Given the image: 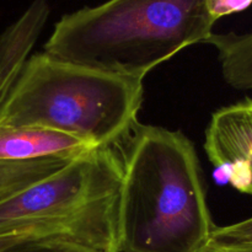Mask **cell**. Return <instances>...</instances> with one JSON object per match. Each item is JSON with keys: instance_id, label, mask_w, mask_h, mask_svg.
I'll use <instances>...</instances> for the list:
<instances>
[{"instance_id": "obj_1", "label": "cell", "mask_w": 252, "mask_h": 252, "mask_svg": "<svg viewBox=\"0 0 252 252\" xmlns=\"http://www.w3.org/2000/svg\"><path fill=\"white\" fill-rule=\"evenodd\" d=\"M120 252H197L214 229L198 158L179 130L139 122L123 139Z\"/></svg>"}, {"instance_id": "obj_11", "label": "cell", "mask_w": 252, "mask_h": 252, "mask_svg": "<svg viewBox=\"0 0 252 252\" xmlns=\"http://www.w3.org/2000/svg\"><path fill=\"white\" fill-rule=\"evenodd\" d=\"M6 252H91L76 246L59 243H27Z\"/></svg>"}, {"instance_id": "obj_12", "label": "cell", "mask_w": 252, "mask_h": 252, "mask_svg": "<svg viewBox=\"0 0 252 252\" xmlns=\"http://www.w3.org/2000/svg\"><path fill=\"white\" fill-rule=\"evenodd\" d=\"M27 243H46V241H42L31 231L16 230L11 233L0 234V252H6Z\"/></svg>"}, {"instance_id": "obj_9", "label": "cell", "mask_w": 252, "mask_h": 252, "mask_svg": "<svg viewBox=\"0 0 252 252\" xmlns=\"http://www.w3.org/2000/svg\"><path fill=\"white\" fill-rule=\"evenodd\" d=\"M211 240L223 244H252V218L231 225L217 226Z\"/></svg>"}, {"instance_id": "obj_2", "label": "cell", "mask_w": 252, "mask_h": 252, "mask_svg": "<svg viewBox=\"0 0 252 252\" xmlns=\"http://www.w3.org/2000/svg\"><path fill=\"white\" fill-rule=\"evenodd\" d=\"M216 22L207 0H107L62 16L43 52L76 65L144 80L182 49L206 43Z\"/></svg>"}, {"instance_id": "obj_8", "label": "cell", "mask_w": 252, "mask_h": 252, "mask_svg": "<svg viewBox=\"0 0 252 252\" xmlns=\"http://www.w3.org/2000/svg\"><path fill=\"white\" fill-rule=\"evenodd\" d=\"M75 158L78 157L46 158L21 162H0V203L59 171Z\"/></svg>"}, {"instance_id": "obj_6", "label": "cell", "mask_w": 252, "mask_h": 252, "mask_svg": "<svg viewBox=\"0 0 252 252\" xmlns=\"http://www.w3.org/2000/svg\"><path fill=\"white\" fill-rule=\"evenodd\" d=\"M95 149L88 143L51 129L0 126V162H21L46 158H74Z\"/></svg>"}, {"instance_id": "obj_10", "label": "cell", "mask_w": 252, "mask_h": 252, "mask_svg": "<svg viewBox=\"0 0 252 252\" xmlns=\"http://www.w3.org/2000/svg\"><path fill=\"white\" fill-rule=\"evenodd\" d=\"M251 5L252 0H207L209 15L216 21L228 15L244 11Z\"/></svg>"}, {"instance_id": "obj_13", "label": "cell", "mask_w": 252, "mask_h": 252, "mask_svg": "<svg viewBox=\"0 0 252 252\" xmlns=\"http://www.w3.org/2000/svg\"><path fill=\"white\" fill-rule=\"evenodd\" d=\"M197 252H252V244H223L209 240Z\"/></svg>"}, {"instance_id": "obj_7", "label": "cell", "mask_w": 252, "mask_h": 252, "mask_svg": "<svg viewBox=\"0 0 252 252\" xmlns=\"http://www.w3.org/2000/svg\"><path fill=\"white\" fill-rule=\"evenodd\" d=\"M206 43L218 51L224 80L236 90L252 91V32L212 33Z\"/></svg>"}, {"instance_id": "obj_3", "label": "cell", "mask_w": 252, "mask_h": 252, "mask_svg": "<svg viewBox=\"0 0 252 252\" xmlns=\"http://www.w3.org/2000/svg\"><path fill=\"white\" fill-rule=\"evenodd\" d=\"M143 80L52 58L30 57L0 105V126L73 135L93 148L120 143L138 123Z\"/></svg>"}, {"instance_id": "obj_4", "label": "cell", "mask_w": 252, "mask_h": 252, "mask_svg": "<svg viewBox=\"0 0 252 252\" xmlns=\"http://www.w3.org/2000/svg\"><path fill=\"white\" fill-rule=\"evenodd\" d=\"M123 139L112 147L84 153L59 171L0 203V234L69 218L118 193L123 175Z\"/></svg>"}, {"instance_id": "obj_5", "label": "cell", "mask_w": 252, "mask_h": 252, "mask_svg": "<svg viewBox=\"0 0 252 252\" xmlns=\"http://www.w3.org/2000/svg\"><path fill=\"white\" fill-rule=\"evenodd\" d=\"M204 150L224 182L252 196V98L213 113L206 129Z\"/></svg>"}]
</instances>
